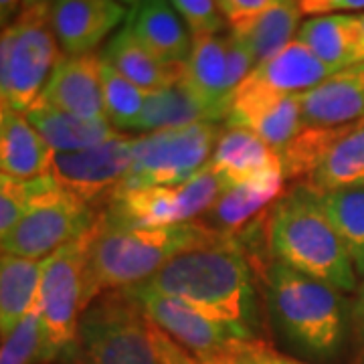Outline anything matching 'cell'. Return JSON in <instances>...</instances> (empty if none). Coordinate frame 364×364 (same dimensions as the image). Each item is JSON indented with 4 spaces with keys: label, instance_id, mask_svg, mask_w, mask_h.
<instances>
[{
    "label": "cell",
    "instance_id": "cell-22",
    "mask_svg": "<svg viewBox=\"0 0 364 364\" xmlns=\"http://www.w3.org/2000/svg\"><path fill=\"white\" fill-rule=\"evenodd\" d=\"M100 55L124 77H128L132 83H136L148 93L181 83L184 75V63H162L136 39L128 23L107 41L105 49Z\"/></svg>",
    "mask_w": 364,
    "mask_h": 364
},
{
    "label": "cell",
    "instance_id": "cell-28",
    "mask_svg": "<svg viewBox=\"0 0 364 364\" xmlns=\"http://www.w3.org/2000/svg\"><path fill=\"white\" fill-rule=\"evenodd\" d=\"M318 193H336L364 186V119L348 124L332 144L322 164L308 176Z\"/></svg>",
    "mask_w": 364,
    "mask_h": 364
},
{
    "label": "cell",
    "instance_id": "cell-37",
    "mask_svg": "<svg viewBox=\"0 0 364 364\" xmlns=\"http://www.w3.org/2000/svg\"><path fill=\"white\" fill-rule=\"evenodd\" d=\"M225 45H227V83L233 93L235 87L249 77V73L257 67V63L247 43L239 35H235L233 31L225 35Z\"/></svg>",
    "mask_w": 364,
    "mask_h": 364
},
{
    "label": "cell",
    "instance_id": "cell-45",
    "mask_svg": "<svg viewBox=\"0 0 364 364\" xmlns=\"http://www.w3.org/2000/svg\"><path fill=\"white\" fill-rule=\"evenodd\" d=\"M119 2H122V4H130L132 9H134V6H136V4H138L140 0H119Z\"/></svg>",
    "mask_w": 364,
    "mask_h": 364
},
{
    "label": "cell",
    "instance_id": "cell-26",
    "mask_svg": "<svg viewBox=\"0 0 364 364\" xmlns=\"http://www.w3.org/2000/svg\"><path fill=\"white\" fill-rule=\"evenodd\" d=\"M45 259H26L11 253L0 257V332L9 336L39 301Z\"/></svg>",
    "mask_w": 364,
    "mask_h": 364
},
{
    "label": "cell",
    "instance_id": "cell-5",
    "mask_svg": "<svg viewBox=\"0 0 364 364\" xmlns=\"http://www.w3.org/2000/svg\"><path fill=\"white\" fill-rule=\"evenodd\" d=\"M51 23V0L25 6L0 37L2 107L23 112L39 100L59 61Z\"/></svg>",
    "mask_w": 364,
    "mask_h": 364
},
{
    "label": "cell",
    "instance_id": "cell-8",
    "mask_svg": "<svg viewBox=\"0 0 364 364\" xmlns=\"http://www.w3.org/2000/svg\"><path fill=\"white\" fill-rule=\"evenodd\" d=\"M223 193L221 181L208 166H203L178 186L114 191L102 217L117 227H170L208 213Z\"/></svg>",
    "mask_w": 364,
    "mask_h": 364
},
{
    "label": "cell",
    "instance_id": "cell-41",
    "mask_svg": "<svg viewBox=\"0 0 364 364\" xmlns=\"http://www.w3.org/2000/svg\"><path fill=\"white\" fill-rule=\"evenodd\" d=\"M352 322H354V328L358 332V336L364 338V275H363V284L356 291V299H354V306H352Z\"/></svg>",
    "mask_w": 364,
    "mask_h": 364
},
{
    "label": "cell",
    "instance_id": "cell-29",
    "mask_svg": "<svg viewBox=\"0 0 364 364\" xmlns=\"http://www.w3.org/2000/svg\"><path fill=\"white\" fill-rule=\"evenodd\" d=\"M200 122L217 124L219 117L203 104L184 83H174L164 90L150 91L134 132L152 134V132L174 130Z\"/></svg>",
    "mask_w": 364,
    "mask_h": 364
},
{
    "label": "cell",
    "instance_id": "cell-17",
    "mask_svg": "<svg viewBox=\"0 0 364 364\" xmlns=\"http://www.w3.org/2000/svg\"><path fill=\"white\" fill-rule=\"evenodd\" d=\"M55 152L23 112H0V170L13 181H35L53 168Z\"/></svg>",
    "mask_w": 364,
    "mask_h": 364
},
{
    "label": "cell",
    "instance_id": "cell-25",
    "mask_svg": "<svg viewBox=\"0 0 364 364\" xmlns=\"http://www.w3.org/2000/svg\"><path fill=\"white\" fill-rule=\"evenodd\" d=\"M296 39L301 41L326 67L336 73L356 65V14L328 13L312 16L301 23Z\"/></svg>",
    "mask_w": 364,
    "mask_h": 364
},
{
    "label": "cell",
    "instance_id": "cell-18",
    "mask_svg": "<svg viewBox=\"0 0 364 364\" xmlns=\"http://www.w3.org/2000/svg\"><path fill=\"white\" fill-rule=\"evenodd\" d=\"M136 39L162 63L182 65L193 47V35L170 0H140L126 21Z\"/></svg>",
    "mask_w": 364,
    "mask_h": 364
},
{
    "label": "cell",
    "instance_id": "cell-36",
    "mask_svg": "<svg viewBox=\"0 0 364 364\" xmlns=\"http://www.w3.org/2000/svg\"><path fill=\"white\" fill-rule=\"evenodd\" d=\"M28 208L31 205H28L25 182L13 181L2 174V182H0V237L2 239L13 233L14 227L26 217Z\"/></svg>",
    "mask_w": 364,
    "mask_h": 364
},
{
    "label": "cell",
    "instance_id": "cell-23",
    "mask_svg": "<svg viewBox=\"0 0 364 364\" xmlns=\"http://www.w3.org/2000/svg\"><path fill=\"white\" fill-rule=\"evenodd\" d=\"M334 73L336 71L326 67L301 41L296 39L284 51L255 67L247 79L265 90L298 95L316 87Z\"/></svg>",
    "mask_w": 364,
    "mask_h": 364
},
{
    "label": "cell",
    "instance_id": "cell-33",
    "mask_svg": "<svg viewBox=\"0 0 364 364\" xmlns=\"http://www.w3.org/2000/svg\"><path fill=\"white\" fill-rule=\"evenodd\" d=\"M55 354L43 324L39 301L9 336L2 338L0 364H49Z\"/></svg>",
    "mask_w": 364,
    "mask_h": 364
},
{
    "label": "cell",
    "instance_id": "cell-43",
    "mask_svg": "<svg viewBox=\"0 0 364 364\" xmlns=\"http://www.w3.org/2000/svg\"><path fill=\"white\" fill-rule=\"evenodd\" d=\"M356 25H358V47H356V65L364 63V13L356 14Z\"/></svg>",
    "mask_w": 364,
    "mask_h": 364
},
{
    "label": "cell",
    "instance_id": "cell-9",
    "mask_svg": "<svg viewBox=\"0 0 364 364\" xmlns=\"http://www.w3.org/2000/svg\"><path fill=\"white\" fill-rule=\"evenodd\" d=\"M91 231L57 249L45 259L39 308L55 358H59L61 352L69 350L75 344L79 320L81 314L85 312Z\"/></svg>",
    "mask_w": 364,
    "mask_h": 364
},
{
    "label": "cell",
    "instance_id": "cell-31",
    "mask_svg": "<svg viewBox=\"0 0 364 364\" xmlns=\"http://www.w3.org/2000/svg\"><path fill=\"white\" fill-rule=\"evenodd\" d=\"M100 83L107 122L117 132H134L142 116L148 91L132 83L100 55Z\"/></svg>",
    "mask_w": 364,
    "mask_h": 364
},
{
    "label": "cell",
    "instance_id": "cell-38",
    "mask_svg": "<svg viewBox=\"0 0 364 364\" xmlns=\"http://www.w3.org/2000/svg\"><path fill=\"white\" fill-rule=\"evenodd\" d=\"M148 326H150V336H152L154 348H156L158 364H200L191 352L184 350L181 344H176L168 334H164L150 320H148Z\"/></svg>",
    "mask_w": 364,
    "mask_h": 364
},
{
    "label": "cell",
    "instance_id": "cell-32",
    "mask_svg": "<svg viewBox=\"0 0 364 364\" xmlns=\"http://www.w3.org/2000/svg\"><path fill=\"white\" fill-rule=\"evenodd\" d=\"M346 126L340 128H314L304 126L296 138H291L286 146H282L277 152L282 172L286 178L310 176L314 170L322 164V160L332 148V144L340 138Z\"/></svg>",
    "mask_w": 364,
    "mask_h": 364
},
{
    "label": "cell",
    "instance_id": "cell-12",
    "mask_svg": "<svg viewBox=\"0 0 364 364\" xmlns=\"http://www.w3.org/2000/svg\"><path fill=\"white\" fill-rule=\"evenodd\" d=\"M122 291L142 310L152 324L158 326L164 334H168L184 350L191 352L196 360H205L223 350L229 342L239 340L227 328L208 320L207 316L182 304L181 299L162 296L142 284Z\"/></svg>",
    "mask_w": 364,
    "mask_h": 364
},
{
    "label": "cell",
    "instance_id": "cell-40",
    "mask_svg": "<svg viewBox=\"0 0 364 364\" xmlns=\"http://www.w3.org/2000/svg\"><path fill=\"white\" fill-rule=\"evenodd\" d=\"M352 13V11H364V0H324L318 9V14L328 13ZM316 14V16H318Z\"/></svg>",
    "mask_w": 364,
    "mask_h": 364
},
{
    "label": "cell",
    "instance_id": "cell-21",
    "mask_svg": "<svg viewBox=\"0 0 364 364\" xmlns=\"http://www.w3.org/2000/svg\"><path fill=\"white\" fill-rule=\"evenodd\" d=\"M28 122L37 128L43 140L51 146L55 154L81 152L93 146L117 138V132L105 117H81L61 112L53 105L37 100L25 112Z\"/></svg>",
    "mask_w": 364,
    "mask_h": 364
},
{
    "label": "cell",
    "instance_id": "cell-15",
    "mask_svg": "<svg viewBox=\"0 0 364 364\" xmlns=\"http://www.w3.org/2000/svg\"><path fill=\"white\" fill-rule=\"evenodd\" d=\"M39 100L73 116L105 117L100 55H61Z\"/></svg>",
    "mask_w": 364,
    "mask_h": 364
},
{
    "label": "cell",
    "instance_id": "cell-42",
    "mask_svg": "<svg viewBox=\"0 0 364 364\" xmlns=\"http://www.w3.org/2000/svg\"><path fill=\"white\" fill-rule=\"evenodd\" d=\"M25 4V0H0V23L2 28L13 23L18 14L23 13L21 6Z\"/></svg>",
    "mask_w": 364,
    "mask_h": 364
},
{
    "label": "cell",
    "instance_id": "cell-13",
    "mask_svg": "<svg viewBox=\"0 0 364 364\" xmlns=\"http://www.w3.org/2000/svg\"><path fill=\"white\" fill-rule=\"evenodd\" d=\"M227 122L257 134L273 150L286 146L306 126L298 95L265 90L249 79L233 90Z\"/></svg>",
    "mask_w": 364,
    "mask_h": 364
},
{
    "label": "cell",
    "instance_id": "cell-19",
    "mask_svg": "<svg viewBox=\"0 0 364 364\" xmlns=\"http://www.w3.org/2000/svg\"><path fill=\"white\" fill-rule=\"evenodd\" d=\"M213 174L221 181L223 188L229 191L241 182H247L269 170H282L277 152L257 134L229 126L221 132V138L207 162Z\"/></svg>",
    "mask_w": 364,
    "mask_h": 364
},
{
    "label": "cell",
    "instance_id": "cell-24",
    "mask_svg": "<svg viewBox=\"0 0 364 364\" xmlns=\"http://www.w3.org/2000/svg\"><path fill=\"white\" fill-rule=\"evenodd\" d=\"M286 176L282 170H269L247 182L225 191L207 213L210 227L233 235L267 205L284 196Z\"/></svg>",
    "mask_w": 364,
    "mask_h": 364
},
{
    "label": "cell",
    "instance_id": "cell-35",
    "mask_svg": "<svg viewBox=\"0 0 364 364\" xmlns=\"http://www.w3.org/2000/svg\"><path fill=\"white\" fill-rule=\"evenodd\" d=\"M170 4L181 14L184 25L193 37L219 35L225 28V16L217 0H170Z\"/></svg>",
    "mask_w": 364,
    "mask_h": 364
},
{
    "label": "cell",
    "instance_id": "cell-4",
    "mask_svg": "<svg viewBox=\"0 0 364 364\" xmlns=\"http://www.w3.org/2000/svg\"><path fill=\"white\" fill-rule=\"evenodd\" d=\"M269 314L279 334L314 358L336 354L346 330V301L334 286L273 261L265 269Z\"/></svg>",
    "mask_w": 364,
    "mask_h": 364
},
{
    "label": "cell",
    "instance_id": "cell-44",
    "mask_svg": "<svg viewBox=\"0 0 364 364\" xmlns=\"http://www.w3.org/2000/svg\"><path fill=\"white\" fill-rule=\"evenodd\" d=\"M324 0H298L299 9L304 14H310V16H316L318 14V9L322 6Z\"/></svg>",
    "mask_w": 364,
    "mask_h": 364
},
{
    "label": "cell",
    "instance_id": "cell-20",
    "mask_svg": "<svg viewBox=\"0 0 364 364\" xmlns=\"http://www.w3.org/2000/svg\"><path fill=\"white\" fill-rule=\"evenodd\" d=\"M182 83L219 119L229 117L231 90L227 83V45L225 35L193 37V47L184 61Z\"/></svg>",
    "mask_w": 364,
    "mask_h": 364
},
{
    "label": "cell",
    "instance_id": "cell-46",
    "mask_svg": "<svg viewBox=\"0 0 364 364\" xmlns=\"http://www.w3.org/2000/svg\"><path fill=\"white\" fill-rule=\"evenodd\" d=\"M37 2H45V0H25V6H31V4H37Z\"/></svg>",
    "mask_w": 364,
    "mask_h": 364
},
{
    "label": "cell",
    "instance_id": "cell-30",
    "mask_svg": "<svg viewBox=\"0 0 364 364\" xmlns=\"http://www.w3.org/2000/svg\"><path fill=\"white\" fill-rule=\"evenodd\" d=\"M318 196L328 219L336 227L348 249L356 272L364 275V186L336 193H318Z\"/></svg>",
    "mask_w": 364,
    "mask_h": 364
},
{
    "label": "cell",
    "instance_id": "cell-1",
    "mask_svg": "<svg viewBox=\"0 0 364 364\" xmlns=\"http://www.w3.org/2000/svg\"><path fill=\"white\" fill-rule=\"evenodd\" d=\"M142 286L181 299L227 328L235 338L253 340L255 336L257 298L247 259L235 235L225 233L176 255Z\"/></svg>",
    "mask_w": 364,
    "mask_h": 364
},
{
    "label": "cell",
    "instance_id": "cell-39",
    "mask_svg": "<svg viewBox=\"0 0 364 364\" xmlns=\"http://www.w3.org/2000/svg\"><path fill=\"white\" fill-rule=\"evenodd\" d=\"M217 2L221 6V13L227 18V23L237 26L247 23L249 18H253L261 11H265L273 0H217Z\"/></svg>",
    "mask_w": 364,
    "mask_h": 364
},
{
    "label": "cell",
    "instance_id": "cell-3",
    "mask_svg": "<svg viewBox=\"0 0 364 364\" xmlns=\"http://www.w3.org/2000/svg\"><path fill=\"white\" fill-rule=\"evenodd\" d=\"M269 249L275 261L334 286L356 289V267L320 196L308 182L282 196L269 219Z\"/></svg>",
    "mask_w": 364,
    "mask_h": 364
},
{
    "label": "cell",
    "instance_id": "cell-6",
    "mask_svg": "<svg viewBox=\"0 0 364 364\" xmlns=\"http://www.w3.org/2000/svg\"><path fill=\"white\" fill-rule=\"evenodd\" d=\"M75 346L81 364H158L148 320L122 289L95 298L81 314Z\"/></svg>",
    "mask_w": 364,
    "mask_h": 364
},
{
    "label": "cell",
    "instance_id": "cell-2",
    "mask_svg": "<svg viewBox=\"0 0 364 364\" xmlns=\"http://www.w3.org/2000/svg\"><path fill=\"white\" fill-rule=\"evenodd\" d=\"M223 235L198 221L170 227H117L100 215L87 251L85 310L95 298L144 284L176 255Z\"/></svg>",
    "mask_w": 364,
    "mask_h": 364
},
{
    "label": "cell",
    "instance_id": "cell-7",
    "mask_svg": "<svg viewBox=\"0 0 364 364\" xmlns=\"http://www.w3.org/2000/svg\"><path fill=\"white\" fill-rule=\"evenodd\" d=\"M219 138V126L210 122L142 134L134 138L130 170L114 191L178 186L207 166Z\"/></svg>",
    "mask_w": 364,
    "mask_h": 364
},
{
    "label": "cell",
    "instance_id": "cell-16",
    "mask_svg": "<svg viewBox=\"0 0 364 364\" xmlns=\"http://www.w3.org/2000/svg\"><path fill=\"white\" fill-rule=\"evenodd\" d=\"M306 126L340 128L364 119V63L342 69L298 93Z\"/></svg>",
    "mask_w": 364,
    "mask_h": 364
},
{
    "label": "cell",
    "instance_id": "cell-34",
    "mask_svg": "<svg viewBox=\"0 0 364 364\" xmlns=\"http://www.w3.org/2000/svg\"><path fill=\"white\" fill-rule=\"evenodd\" d=\"M200 364H304L287 358L284 354L269 348L259 340H233L223 350L208 356Z\"/></svg>",
    "mask_w": 364,
    "mask_h": 364
},
{
    "label": "cell",
    "instance_id": "cell-27",
    "mask_svg": "<svg viewBox=\"0 0 364 364\" xmlns=\"http://www.w3.org/2000/svg\"><path fill=\"white\" fill-rule=\"evenodd\" d=\"M301 14L304 13L298 0H273L265 11L255 14L243 25L231 26V31L247 43L255 63L261 65L273 55L284 51L291 41H296L301 26Z\"/></svg>",
    "mask_w": 364,
    "mask_h": 364
},
{
    "label": "cell",
    "instance_id": "cell-10",
    "mask_svg": "<svg viewBox=\"0 0 364 364\" xmlns=\"http://www.w3.org/2000/svg\"><path fill=\"white\" fill-rule=\"evenodd\" d=\"M100 215L87 203L67 193L26 213L11 235L2 239V253L26 259H47L57 249L87 235Z\"/></svg>",
    "mask_w": 364,
    "mask_h": 364
},
{
    "label": "cell",
    "instance_id": "cell-14",
    "mask_svg": "<svg viewBox=\"0 0 364 364\" xmlns=\"http://www.w3.org/2000/svg\"><path fill=\"white\" fill-rule=\"evenodd\" d=\"M128 16L119 0H51V23L65 55H90Z\"/></svg>",
    "mask_w": 364,
    "mask_h": 364
},
{
    "label": "cell",
    "instance_id": "cell-11",
    "mask_svg": "<svg viewBox=\"0 0 364 364\" xmlns=\"http://www.w3.org/2000/svg\"><path fill=\"white\" fill-rule=\"evenodd\" d=\"M132 144V136L119 134L109 142L81 152L55 154L51 176L63 193L91 205L100 196L112 195V191L128 174Z\"/></svg>",
    "mask_w": 364,
    "mask_h": 364
}]
</instances>
